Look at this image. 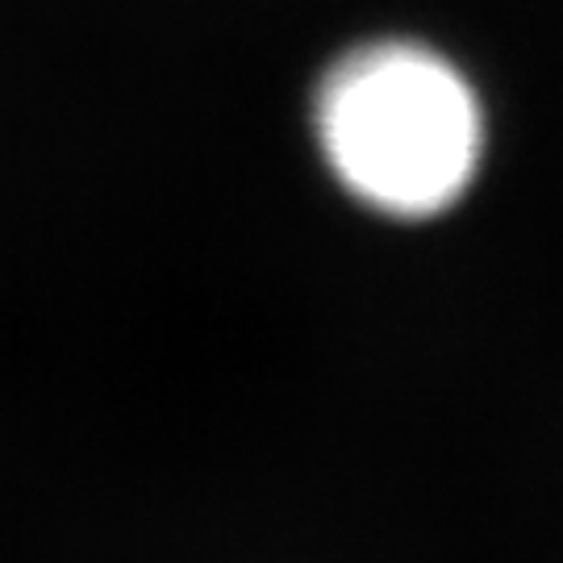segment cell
Segmentation results:
<instances>
[{
    "label": "cell",
    "instance_id": "6da1fadb",
    "mask_svg": "<svg viewBox=\"0 0 563 563\" xmlns=\"http://www.w3.org/2000/svg\"><path fill=\"white\" fill-rule=\"evenodd\" d=\"M313 134L334 180L372 213L439 218L484 159V109L443 51L409 38L363 42L330 63Z\"/></svg>",
    "mask_w": 563,
    "mask_h": 563
}]
</instances>
